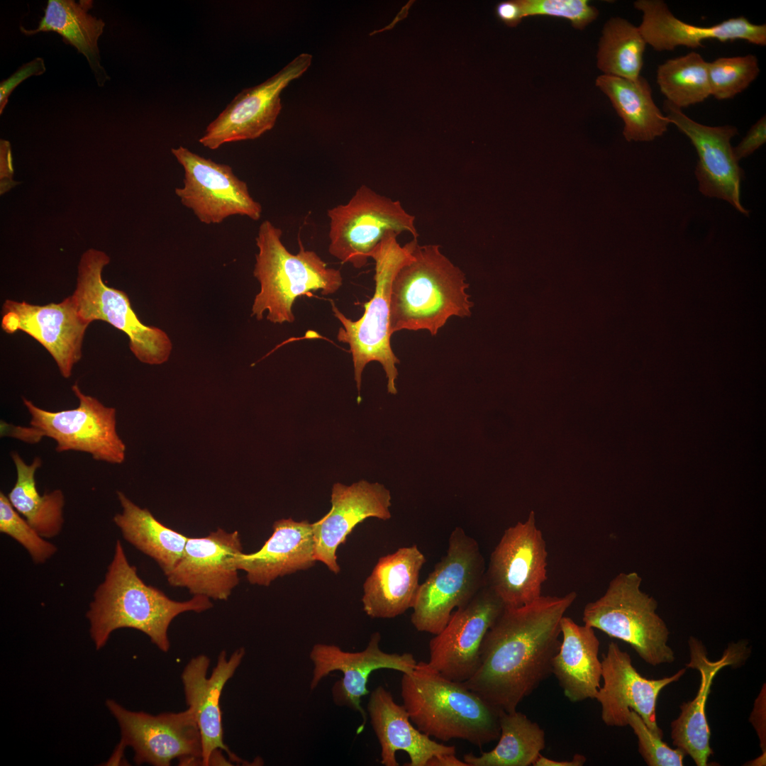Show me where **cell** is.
<instances>
[{
	"instance_id": "obj_1",
	"label": "cell",
	"mask_w": 766,
	"mask_h": 766,
	"mask_svg": "<svg viewBox=\"0 0 766 766\" xmlns=\"http://www.w3.org/2000/svg\"><path fill=\"white\" fill-rule=\"evenodd\" d=\"M576 598L572 591L505 606L487 632L478 668L465 686L501 710L516 711L552 673L561 620Z\"/></svg>"
},
{
	"instance_id": "obj_2",
	"label": "cell",
	"mask_w": 766,
	"mask_h": 766,
	"mask_svg": "<svg viewBox=\"0 0 766 766\" xmlns=\"http://www.w3.org/2000/svg\"><path fill=\"white\" fill-rule=\"evenodd\" d=\"M212 606L208 597L193 596L187 601H174L159 589L145 584L136 567L129 563L121 540H117L113 558L104 580L94 593L86 616L96 650L106 644L114 631L128 628L145 633L166 653L170 648L168 629L173 619L184 612L201 613Z\"/></svg>"
},
{
	"instance_id": "obj_3",
	"label": "cell",
	"mask_w": 766,
	"mask_h": 766,
	"mask_svg": "<svg viewBox=\"0 0 766 766\" xmlns=\"http://www.w3.org/2000/svg\"><path fill=\"white\" fill-rule=\"evenodd\" d=\"M401 696L411 723L430 737L462 739L478 747L499 738L501 710L426 662L403 674Z\"/></svg>"
},
{
	"instance_id": "obj_4",
	"label": "cell",
	"mask_w": 766,
	"mask_h": 766,
	"mask_svg": "<svg viewBox=\"0 0 766 766\" xmlns=\"http://www.w3.org/2000/svg\"><path fill=\"white\" fill-rule=\"evenodd\" d=\"M462 270L437 245L416 244L413 257L396 272L390 296L389 333L428 330L435 335L453 316L468 317L469 300Z\"/></svg>"
},
{
	"instance_id": "obj_5",
	"label": "cell",
	"mask_w": 766,
	"mask_h": 766,
	"mask_svg": "<svg viewBox=\"0 0 766 766\" xmlns=\"http://www.w3.org/2000/svg\"><path fill=\"white\" fill-rule=\"evenodd\" d=\"M282 231L268 220L262 221L255 238L258 252L253 275L260 284L252 306L257 320L267 311L273 323H292V306L299 296L321 291L335 293L343 284L338 270L327 267L314 251L306 250L299 240V250L291 253L282 242Z\"/></svg>"
},
{
	"instance_id": "obj_6",
	"label": "cell",
	"mask_w": 766,
	"mask_h": 766,
	"mask_svg": "<svg viewBox=\"0 0 766 766\" xmlns=\"http://www.w3.org/2000/svg\"><path fill=\"white\" fill-rule=\"evenodd\" d=\"M398 234L387 233L372 252L375 262V289L372 298L364 304L365 312L357 321L347 318L331 301L333 315L342 324L337 334L340 342L348 344L352 355L354 376L358 392L366 365L379 362L387 378V391L396 394V365L399 363L391 347L389 311L392 285L398 270L413 257L417 240L401 246Z\"/></svg>"
},
{
	"instance_id": "obj_7",
	"label": "cell",
	"mask_w": 766,
	"mask_h": 766,
	"mask_svg": "<svg viewBox=\"0 0 766 766\" xmlns=\"http://www.w3.org/2000/svg\"><path fill=\"white\" fill-rule=\"evenodd\" d=\"M641 582L637 572L618 574L601 596L585 605L584 624L630 645L652 666L672 663L675 656L668 645L670 631L657 613V601L641 589Z\"/></svg>"
},
{
	"instance_id": "obj_8",
	"label": "cell",
	"mask_w": 766,
	"mask_h": 766,
	"mask_svg": "<svg viewBox=\"0 0 766 766\" xmlns=\"http://www.w3.org/2000/svg\"><path fill=\"white\" fill-rule=\"evenodd\" d=\"M72 390L79 400L78 406L58 411L43 409L23 397L30 416V426L13 427L11 435L29 443L48 437L55 441L58 453L83 452L97 461L123 462L126 445L117 432L116 409L84 394L77 382Z\"/></svg>"
},
{
	"instance_id": "obj_9",
	"label": "cell",
	"mask_w": 766,
	"mask_h": 766,
	"mask_svg": "<svg viewBox=\"0 0 766 766\" xmlns=\"http://www.w3.org/2000/svg\"><path fill=\"white\" fill-rule=\"evenodd\" d=\"M109 262V257L96 249L82 254L71 295L79 315L89 323L103 321L123 331L128 338L131 351L140 362L151 365L165 363L172 350L170 338L163 330L144 324L127 294L104 282L102 271Z\"/></svg>"
},
{
	"instance_id": "obj_10",
	"label": "cell",
	"mask_w": 766,
	"mask_h": 766,
	"mask_svg": "<svg viewBox=\"0 0 766 766\" xmlns=\"http://www.w3.org/2000/svg\"><path fill=\"white\" fill-rule=\"evenodd\" d=\"M485 562L477 541L460 527L448 539L446 553L420 584L411 621L420 632L438 634L454 609L460 608L484 584Z\"/></svg>"
},
{
	"instance_id": "obj_11",
	"label": "cell",
	"mask_w": 766,
	"mask_h": 766,
	"mask_svg": "<svg viewBox=\"0 0 766 766\" xmlns=\"http://www.w3.org/2000/svg\"><path fill=\"white\" fill-rule=\"evenodd\" d=\"M330 219L328 251L343 263L364 267L389 232H409L418 237L415 217L399 201L361 185L345 204L328 210Z\"/></svg>"
},
{
	"instance_id": "obj_12",
	"label": "cell",
	"mask_w": 766,
	"mask_h": 766,
	"mask_svg": "<svg viewBox=\"0 0 766 766\" xmlns=\"http://www.w3.org/2000/svg\"><path fill=\"white\" fill-rule=\"evenodd\" d=\"M106 704L117 720L121 734L118 748L108 762H119L123 749L129 746L138 765L169 766L174 759L183 765H202L200 731L189 708L153 716L131 711L111 699Z\"/></svg>"
},
{
	"instance_id": "obj_13",
	"label": "cell",
	"mask_w": 766,
	"mask_h": 766,
	"mask_svg": "<svg viewBox=\"0 0 766 766\" xmlns=\"http://www.w3.org/2000/svg\"><path fill=\"white\" fill-rule=\"evenodd\" d=\"M548 550L534 511L506 529L491 553L486 585L506 607H518L541 596L548 579Z\"/></svg>"
},
{
	"instance_id": "obj_14",
	"label": "cell",
	"mask_w": 766,
	"mask_h": 766,
	"mask_svg": "<svg viewBox=\"0 0 766 766\" xmlns=\"http://www.w3.org/2000/svg\"><path fill=\"white\" fill-rule=\"evenodd\" d=\"M171 152L184 170L183 185L175 194L205 224H218L232 216L258 221L262 206L232 167L179 146Z\"/></svg>"
},
{
	"instance_id": "obj_15",
	"label": "cell",
	"mask_w": 766,
	"mask_h": 766,
	"mask_svg": "<svg viewBox=\"0 0 766 766\" xmlns=\"http://www.w3.org/2000/svg\"><path fill=\"white\" fill-rule=\"evenodd\" d=\"M312 55L301 53L262 83L240 91L206 127L199 142L210 150L254 140L274 127L282 109L280 94L310 67Z\"/></svg>"
},
{
	"instance_id": "obj_16",
	"label": "cell",
	"mask_w": 766,
	"mask_h": 766,
	"mask_svg": "<svg viewBox=\"0 0 766 766\" xmlns=\"http://www.w3.org/2000/svg\"><path fill=\"white\" fill-rule=\"evenodd\" d=\"M505 608L486 585L453 612L445 628L429 642V667L449 679L464 682L479 664L484 638Z\"/></svg>"
},
{
	"instance_id": "obj_17",
	"label": "cell",
	"mask_w": 766,
	"mask_h": 766,
	"mask_svg": "<svg viewBox=\"0 0 766 766\" xmlns=\"http://www.w3.org/2000/svg\"><path fill=\"white\" fill-rule=\"evenodd\" d=\"M1 313V326L5 333H26L50 353L64 378L72 376L74 365L82 358L90 323L80 317L71 295L45 305L6 299Z\"/></svg>"
},
{
	"instance_id": "obj_18",
	"label": "cell",
	"mask_w": 766,
	"mask_h": 766,
	"mask_svg": "<svg viewBox=\"0 0 766 766\" xmlns=\"http://www.w3.org/2000/svg\"><path fill=\"white\" fill-rule=\"evenodd\" d=\"M381 635L372 633L367 647L362 651H345L339 646L326 643L315 644L309 657L313 665L310 689L313 690L320 682L334 671L343 673V677L331 688L333 702L346 706L361 715V732L366 723L367 714L361 706L362 697L369 694L367 688L370 674L379 669H391L403 674L410 673L417 662L411 653H388L379 645Z\"/></svg>"
},
{
	"instance_id": "obj_19",
	"label": "cell",
	"mask_w": 766,
	"mask_h": 766,
	"mask_svg": "<svg viewBox=\"0 0 766 766\" xmlns=\"http://www.w3.org/2000/svg\"><path fill=\"white\" fill-rule=\"evenodd\" d=\"M601 665L604 683L595 699L601 704L603 722L608 726H628V714L633 711L654 734L662 738L656 715L658 696L666 686L678 681L686 668L670 677L648 679L635 670L629 654L614 642L609 644Z\"/></svg>"
},
{
	"instance_id": "obj_20",
	"label": "cell",
	"mask_w": 766,
	"mask_h": 766,
	"mask_svg": "<svg viewBox=\"0 0 766 766\" xmlns=\"http://www.w3.org/2000/svg\"><path fill=\"white\" fill-rule=\"evenodd\" d=\"M663 108L670 123L691 140L696 150L699 162L695 175L699 191L709 197H716L731 204L740 213L749 211L740 199V182L744 172L736 160L731 144L738 130L732 126H709L699 123L667 100Z\"/></svg>"
},
{
	"instance_id": "obj_21",
	"label": "cell",
	"mask_w": 766,
	"mask_h": 766,
	"mask_svg": "<svg viewBox=\"0 0 766 766\" xmlns=\"http://www.w3.org/2000/svg\"><path fill=\"white\" fill-rule=\"evenodd\" d=\"M242 552L237 531L218 528L204 537H188L181 559L166 576L167 582L193 596L227 600L239 583L234 558Z\"/></svg>"
},
{
	"instance_id": "obj_22",
	"label": "cell",
	"mask_w": 766,
	"mask_h": 766,
	"mask_svg": "<svg viewBox=\"0 0 766 766\" xmlns=\"http://www.w3.org/2000/svg\"><path fill=\"white\" fill-rule=\"evenodd\" d=\"M391 499L389 490L378 482L361 480L350 486L334 484L331 510L312 523L316 560L338 574L340 570L336 556L338 546L345 543L347 536L365 519H389Z\"/></svg>"
},
{
	"instance_id": "obj_23",
	"label": "cell",
	"mask_w": 766,
	"mask_h": 766,
	"mask_svg": "<svg viewBox=\"0 0 766 766\" xmlns=\"http://www.w3.org/2000/svg\"><path fill=\"white\" fill-rule=\"evenodd\" d=\"M688 645L689 661L686 667L696 670L700 673L701 682L695 697L680 706V714L671 723V738L673 745L689 755L696 765L706 766L713 754L706 713L713 680L723 667L740 665L746 660L750 650L745 640L732 643L720 659L712 661L708 658L706 649L698 638L689 637Z\"/></svg>"
},
{
	"instance_id": "obj_24",
	"label": "cell",
	"mask_w": 766,
	"mask_h": 766,
	"mask_svg": "<svg viewBox=\"0 0 766 766\" xmlns=\"http://www.w3.org/2000/svg\"><path fill=\"white\" fill-rule=\"evenodd\" d=\"M245 654L243 648L235 650L229 658L222 650L209 677L210 659L205 655L192 658L182 673L186 702L194 713L200 731L202 765H209L213 753L221 750L235 762L243 761L223 742L220 698L226 682L233 676Z\"/></svg>"
},
{
	"instance_id": "obj_25",
	"label": "cell",
	"mask_w": 766,
	"mask_h": 766,
	"mask_svg": "<svg viewBox=\"0 0 766 766\" xmlns=\"http://www.w3.org/2000/svg\"><path fill=\"white\" fill-rule=\"evenodd\" d=\"M633 5L643 13L638 26L643 37L657 51L673 50L677 46L704 47L702 42L706 40H743L757 45H766V25L752 23L744 16L711 26H699L676 18L662 0H638Z\"/></svg>"
},
{
	"instance_id": "obj_26",
	"label": "cell",
	"mask_w": 766,
	"mask_h": 766,
	"mask_svg": "<svg viewBox=\"0 0 766 766\" xmlns=\"http://www.w3.org/2000/svg\"><path fill=\"white\" fill-rule=\"evenodd\" d=\"M272 529L258 551L242 552L234 558L236 568L246 573L251 584L268 587L277 578L308 570L316 562L312 523L282 518Z\"/></svg>"
},
{
	"instance_id": "obj_27",
	"label": "cell",
	"mask_w": 766,
	"mask_h": 766,
	"mask_svg": "<svg viewBox=\"0 0 766 766\" xmlns=\"http://www.w3.org/2000/svg\"><path fill=\"white\" fill-rule=\"evenodd\" d=\"M426 558L416 545L379 558L363 584V610L371 618H392L413 609Z\"/></svg>"
},
{
	"instance_id": "obj_28",
	"label": "cell",
	"mask_w": 766,
	"mask_h": 766,
	"mask_svg": "<svg viewBox=\"0 0 766 766\" xmlns=\"http://www.w3.org/2000/svg\"><path fill=\"white\" fill-rule=\"evenodd\" d=\"M371 725L381 747V763L398 766L396 753L408 754L410 762L404 765L426 766L434 756L455 754V747L446 745L415 728L404 705L395 702L392 694L382 686L370 694L367 706Z\"/></svg>"
},
{
	"instance_id": "obj_29",
	"label": "cell",
	"mask_w": 766,
	"mask_h": 766,
	"mask_svg": "<svg viewBox=\"0 0 766 766\" xmlns=\"http://www.w3.org/2000/svg\"><path fill=\"white\" fill-rule=\"evenodd\" d=\"M560 629L562 640L552 662V673L570 701L594 699L602 676L600 643L594 628L564 616Z\"/></svg>"
},
{
	"instance_id": "obj_30",
	"label": "cell",
	"mask_w": 766,
	"mask_h": 766,
	"mask_svg": "<svg viewBox=\"0 0 766 766\" xmlns=\"http://www.w3.org/2000/svg\"><path fill=\"white\" fill-rule=\"evenodd\" d=\"M596 86L622 118L628 141H651L667 131L670 123L654 102L650 85L643 77L632 80L601 74Z\"/></svg>"
},
{
	"instance_id": "obj_31",
	"label": "cell",
	"mask_w": 766,
	"mask_h": 766,
	"mask_svg": "<svg viewBox=\"0 0 766 766\" xmlns=\"http://www.w3.org/2000/svg\"><path fill=\"white\" fill-rule=\"evenodd\" d=\"M91 1L73 0H49L38 27L27 30L21 27L27 35L39 32H55L66 43L74 46L87 59L99 86L102 87L109 79L101 65L98 40L104 31V21L88 13Z\"/></svg>"
},
{
	"instance_id": "obj_32",
	"label": "cell",
	"mask_w": 766,
	"mask_h": 766,
	"mask_svg": "<svg viewBox=\"0 0 766 766\" xmlns=\"http://www.w3.org/2000/svg\"><path fill=\"white\" fill-rule=\"evenodd\" d=\"M117 497L122 511L113 520L123 538L153 559L167 576L181 559L188 537L165 526L123 492L118 491Z\"/></svg>"
},
{
	"instance_id": "obj_33",
	"label": "cell",
	"mask_w": 766,
	"mask_h": 766,
	"mask_svg": "<svg viewBox=\"0 0 766 766\" xmlns=\"http://www.w3.org/2000/svg\"><path fill=\"white\" fill-rule=\"evenodd\" d=\"M16 481L7 494L13 508L45 538L57 535L64 523L65 496L60 489L41 495L37 489L35 472L42 465L40 457L27 464L17 452L11 454Z\"/></svg>"
},
{
	"instance_id": "obj_34",
	"label": "cell",
	"mask_w": 766,
	"mask_h": 766,
	"mask_svg": "<svg viewBox=\"0 0 766 766\" xmlns=\"http://www.w3.org/2000/svg\"><path fill=\"white\" fill-rule=\"evenodd\" d=\"M500 735L496 747L476 756L464 755L468 766H528L545 747V735L540 726L521 712L501 710Z\"/></svg>"
},
{
	"instance_id": "obj_35",
	"label": "cell",
	"mask_w": 766,
	"mask_h": 766,
	"mask_svg": "<svg viewBox=\"0 0 766 766\" xmlns=\"http://www.w3.org/2000/svg\"><path fill=\"white\" fill-rule=\"evenodd\" d=\"M646 45L638 26L620 17L611 18L602 29L597 67L603 74L636 79L640 76Z\"/></svg>"
},
{
	"instance_id": "obj_36",
	"label": "cell",
	"mask_w": 766,
	"mask_h": 766,
	"mask_svg": "<svg viewBox=\"0 0 766 766\" xmlns=\"http://www.w3.org/2000/svg\"><path fill=\"white\" fill-rule=\"evenodd\" d=\"M656 76L666 100L681 109L711 95L708 62L698 52L667 60L659 65Z\"/></svg>"
},
{
	"instance_id": "obj_37",
	"label": "cell",
	"mask_w": 766,
	"mask_h": 766,
	"mask_svg": "<svg viewBox=\"0 0 766 766\" xmlns=\"http://www.w3.org/2000/svg\"><path fill=\"white\" fill-rule=\"evenodd\" d=\"M759 72L758 60L752 54L708 62L711 95L718 100L731 99L747 89Z\"/></svg>"
},
{
	"instance_id": "obj_38",
	"label": "cell",
	"mask_w": 766,
	"mask_h": 766,
	"mask_svg": "<svg viewBox=\"0 0 766 766\" xmlns=\"http://www.w3.org/2000/svg\"><path fill=\"white\" fill-rule=\"evenodd\" d=\"M0 532L22 545L35 564H43L57 550L47 541L11 505L2 492H0Z\"/></svg>"
},
{
	"instance_id": "obj_39",
	"label": "cell",
	"mask_w": 766,
	"mask_h": 766,
	"mask_svg": "<svg viewBox=\"0 0 766 766\" xmlns=\"http://www.w3.org/2000/svg\"><path fill=\"white\" fill-rule=\"evenodd\" d=\"M523 18L551 16L569 21L582 30L599 16L597 9L587 0H518Z\"/></svg>"
},
{
	"instance_id": "obj_40",
	"label": "cell",
	"mask_w": 766,
	"mask_h": 766,
	"mask_svg": "<svg viewBox=\"0 0 766 766\" xmlns=\"http://www.w3.org/2000/svg\"><path fill=\"white\" fill-rule=\"evenodd\" d=\"M628 726L638 739V751L648 766H682L687 754L681 749L672 748L662 738L654 734L641 717L630 711Z\"/></svg>"
},
{
	"instance_id": "obj_41",
	"label": "cell",
	"mask_w": 766,
	"mask_h": 766,
	"mask_svg": "<svg viewBox=\"0 0 766 766\" xmlns=\"http://www.w3.org/2000/svg\"><path fill=\"white\" fill-rule=\"evenodd\" d=\"M45 72L43 59L37 57L23 65L9 78L0 84V113H2L11 91L21 82L33 75H40Z\"/></svg>"
},
{
	"instance_id": "obj_42",
	"label": "cell",
	"mask_w": 766,
	"mask_h": 766,
	"mask_svg": "<svg viewBox=\"0 0 766 766\" xmlns=\"http://www.w3.org/2000/svg\"><path fill=\"white\" fill-rule=\"evenodd\" d=\"M766 141V117L762 116L749 130L740 143L733 148L736 160L746 157L753 153Z\"/></svg>"
},
{
	"instance_id": "obj_43",
	"label": "cell",
	"mask_w": 766,
	"mask_h": 766,
	"mask_svg": "<svg viewBox=\"0 0 766 766\" xmlns=\"http://www.w3.org/2000/svg\"><path fill=\"white\" fill-rule=\"evenodd\" d=\"M496 15L505 25L515 27L523 18L518 0L504 1L496 6Z\"/></svg>"
},
{
	"instance_id": "obj_44",
	"label": "cell",
	"mask_w": 766,
	"mask_h": 766,
	"mask_svg": "<svg viewBox=\"0 0 766 766\" xmlns=\"http://www.w3.org/2000/svg\"><path fill=\"white\" fill-rule=\"evenodd\" d=\"M762 692L763 690H762L761 694L757 699L754 710L751 714V719L755 718L756 720L752 721L751 722L753 723L757 731V735L759 736L761 741V747L763 750V746L765 749V732L763 731V728H765V727H763V712L765 711V710L763 711V709L765 706V701L764 698L765 697V692L764 694H762Z\"/></svg>"
},
{
	"instance_id": "obj_45",
	"label": "cell",
	"mask_w": 766,
	"mask_h": 766,
	"mask_svg": "<svg viewBox=\"0 0 766 766\" xmlns=\"http://www.w3.org/2000/svg\"><path fill=\"white\" fill-rule=\"evenodd\" d=\"M587 757L580 754H575L570 760H555L540 754L533 762V766H582Z\"/></svg>"
},
{
	"instance_id": "obj_46",
	"label": "cell",
	"mask_w": 766,
	"mask_h": 766,
	"mask_svg": "<svg viewBox=\"0 0 766 766\" xmlns=\"http://www.w3.org/2000/svg\"><path fill=\"white\" fill-rule=\"evenodd\" d=\"M426 766H468L464 760H460L455 754H445L431 758Z\"/></svg>"
}]
</instances>
